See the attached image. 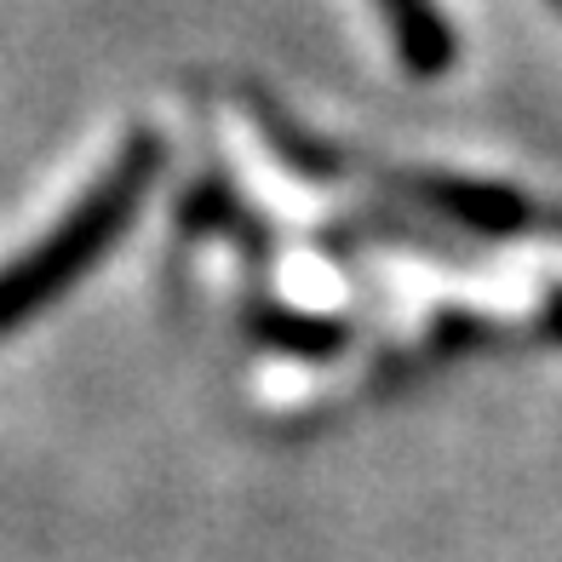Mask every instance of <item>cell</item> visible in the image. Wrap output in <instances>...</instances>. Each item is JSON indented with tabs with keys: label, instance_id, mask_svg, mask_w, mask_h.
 <instances>
[{
	"label": "cell",
	"instance_id": "obj_6",
	"mask_svg": "<svg viewBox=\"0 0 562 562\" xmlns=\"http://www.w3.org/2000/svg\"><path fill=\"white\" fill-rule=\"evenodd\" d=\"M551 327H557V334H562V299L551 304Z\"/></svg>",
	"mask_w": 562,
	"mask_h": 562
},
{
	"label": "cell",
	"instance_id": "obj_5",
	"mask_svg": "<svg viewBox=\"0 0 562 562\" xmlns=\"http://www.w3.org/2000/svg\"><path fill=\"white\" fill-rule=\"evenodd\" d=\"M184 224L190 229H247V218H241V201H229L218 184H201V190H190V201H184Z\"/></svg>",
	"mask_w": 562,
	"mask_h": 562
},
{
	"label": "cell",
	"instance_id": "obj_7",
	"mask_svg": "<svg viewBox=\"0 0 562 562\" xmlns=\"http://www.w3.org/2000/svg\"><path fill=\"white\" fill-rule=\"evenodd\" d=\"M557 7H562V0H557Z\"/></svg>",
	"mask_w": 562,
	"mask_h": 562
},
{
	"label": "cell",
	"instance_id": "obj_1",
	"mask_svg": "<svg viewBox=\"0 0 562 562\" xmlns=\"http://www.w3.org/2000/svg\"><path fill=\"white\" fill-rule=\"evenodd\" d=\"M161 156H167L161 138L138 133L133 144L121 149V161L98 178L81 201H75V213L58 229H46L23 259H12L7 270H0V334H12V327H23L35 311H46L75 276H87L115 247V236L133 224L144 190L156 184Z\"/></svg>",
	"mask_w": 562,
	"mask_h": 562
},
{
	"label": "cell",
	"instance_id": "obj_3",
	"mask_svg": "<svg viewBox=\"0 0 562 562\" xmlns=\"http://www.w3.org/2000/svg\"><path fill=\"white\" fill-rule=\"evenodd\" d=\"M379 12H385L396 53L414 75H442L453 64V30L437 0H379Z\"/></svg>",
	"mask_w": 562,
	"mask_h": 562
},
{
	"label": "cell",
	"instance_id": "obj_2",
	"mask_svg": "<svg viewBox=\"0 0 562 562\" xmlns=\"http://www.w3.org/2000/svg\"><path fill=\"white\" fill-rule=\"evenodd\" d=\"M414 195L430 201L437 213L459 218V224H471L476 236H510V229H522L533 213H528V201L517 190H499V184H465V178H442V172H430V178H414Z\"/></svg>",
	"mask_w": 562,
	"mask_h": 562
},
{
	"label": "cell",
	"instance_id": "obj_4",
	"mask_svg": "<svg viewBox=\"0 0 562 562\" xmlns=\"http://www.w3.org/2000/svg\"><path fill=\"white\" fill-rule=\"evenodd\" d=\"M252 327L270 339V345H288V350H304V356H327V350H339L345 345V327L334 322H304V316H281V311H259L252 316Z\"/></svg>",
	"mask_w": 562,
	"mask_h": 562
}]
</instances>
